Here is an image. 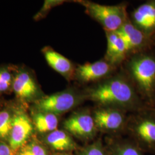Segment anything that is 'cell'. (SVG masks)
I'll return each mask as SVG.
<instances>
[{
  "label": "cell",
  "mask_w": 155,
  "mask_h": 155,
  "mask_svg": "<svg viewBox=\"0 0 155 155\" xmlns=\"http://www.w3.org/2000/svg\"><path fill=\"white\" fill-rule=\"evenodd\" d=\"M89 99L104 105H133L136 95L131 86L121 78L108 80L89 91Z\"/></svg>",
  "instance_id": "6da1fadb"
},
{
  "label": "cell",
  "mask_w": 155,
  "mask_h": 155,
  "mask_svg": "<svg viewBox=\"0 0 155 155\" xmlns=\"http://www.w3.org/2000/svg\"><path fill=\"white\" fill-rule=\"evenodd\" d=\"M86 11L101 24L106 32H116L126 21V12L123 6L101 5L91 2H83Z\"/></svg>",
  "instance_id": "7a4b0ae2"
},
{
  "label": "cell",
  "mask_w": 155,
  "mask_h": 155,
  "mask_svg": "<svg viewBox=\"0 0 155 155\" xmlns=\"http://www.w3.org/2000/svg\"><path fill=\"white\" fill-rule=\"evenodd\" d=\"M81 98L74 90L67 89L45 96L33 103L34 109L56 116L65 113L79 104Z\"/></svg>",
  "instance_id": "3957f363"
},
{
  "label": "cell",
  "mask_w": 155,
  "mask_h": 155,
  "mask_svg": "<svg viewBox=\"0 0 155 155\" xmlns=\"http://www.w3.org/2000/svg\"><path fill=\"white\" fill-rule=\"evenodd\" d=\"M13 92L17 99L23 104H33L45 96L33 72L24 67H17Z\"/></svg>",
  "instance_id": "277c9868"
},
{
  "label": "cell",
  "mask_w": 155,
  "mask_h": 155,
  "mask_svg": "<svg viewBox=\"0 0 155 155\" xmlns=\"http://www.w3.org/2000/svg\"><path fill=\"white\" fill-rule=\"evenodd\" d=\"M33 122L22 106L15 107V113L8 144L13 152L21 150L35 131Z\"/></svg>",
  "instance_id": "5b68a950"
},
{
  "label": "cell",
  "mask_w": 155,
  "mask_h": 155,
  "mask_svg": "<svg viewBox=\"0 0 155 155\" xmlns=\"http://www.w3.org/2000/svg\"><path fill=\"white\" fill-rule=\"evenodd\" d=\"M130 69L136 83L142 91L150 95L155 86V61L148 56L134 58L130 62Z\"/></svg>",
  "instance_id": "8992f818"
},
{
  "label": "cell",
  "mask_w": 155,
  "mask_h": 155,
  "mask_svg": "<svg viewBox=\"0 0 155 155\" xmlns=\"http://www.w3.org/2000/svg\"><path fill=\"white\" fill-rule=\"evenodd\" d=\"M63 127L68 133L84 141L93 139L97 130L93 116L84 111L72 114L64 121Z\"/></svg>",
  "instance_id": "52a82bcc"
},
{
  "label": "cell",
  "mask_w": 155,
  "mask_h": 155,
  "mask_svg": "<svg viewBox=\"0 0 155 155\" xmlns=\"http://www.w3.org/2000/svg\"><path fill=\"white\" fill-rule=\"evenodd\" d=\"M93 118L97 129L106 132H113L121 128L125 117L119 110L108 107L95 111Z\"/></svg>",
  "instance_id": "ba28073f"
},
{
  "label": "cell",
  "mask_w": 155,
  "mask_h": 155,
  "mask_svg": "<svg viewBox=\"0 0 155 155\" xmlns=\"http://www.w3.org/2000/svg\"><path fill=\"white\" fill-rule=\"evenodd\" d=\"M134 133L141 150L155 151V118L150 116L141 118L135 125Z\"/></svg>",
  "instance_id": "9c48e42d"
},
{
  "label": "cell",
  "mask_w": 155,
  "mask_h": 155,
  "mask_svg": "<svg viewBox=\"0 0 155 155\" xmlns=\"http://www.w3.org/2000/svg\"><path fill=\"white\" fill-rule=\"evenodd\" d=\"M41 51L45 59L51 68L67 80L72 79L75 75V70L71 61L50 47H45Z\"/></svg>",
  "instance_id": "30bf717a"
},
{
  "label": "cell",
  "mask_w": 155,
  "mask_h": 155,
  "mask_svg": "<svg viewBox=\"0 0 155 155\" xmlns=\"http://www.w3.org/2000/svg\"><path fill=\"white\" fill-rule=\"evenodd\" d=\"M111 70L110 64L104 61L86 63L79 65L75 69V75L83 82H90L108 75Z\"/></svg>",
  "instance_id": "8fae6325"
},
{
  "label": "cell",
  "mask_w": 155,
  "mask_h": 155,
  "mask_svg": "<svg viewBox=\"0 0 155 155\" xmlns=\"http://www.w3.org/2000/svg\"><path fill=\"white\" fill-rule=\"evenodd\" d=\"M106 59L110 64H118L124 59L127 52L122 39L116 32H106Z\"/></svg>",
  "instance_id": "7c38bea8"
},
{
  "label": "cell",
  "mask_w": 155,
  "mask_h": 155,
  "mask_svg": "<svg viewBox=\"0 0 155 155\" xmlns=\"http://www.w3.org/2000/svg\"><path fill=\"white\" fill-rule=\"evenodd\" d=\"M116 32L124 41L127 52L140 47L144 43L143 33L130 22L126 21Z\"/></svg>",
  "instance_id": "4fadbf2b"
},
{
  "label": "cell",
  "mask_w": 155,
  "mask_h": 155,
  "mask_svg": "<svg viewBox=\"0 0 155 155\" xmlns=\"http://www.w3.org/2000/svg\"><path fill=\"white\" fill-rule=\"evenodd\" d=\"M45 141L52 150L57 151H69L77 148V144L65 130L56 129L48 133L45 136Z\"/></svg>",
  "instance_id": "5bb4252c"
},
{
  "label": "cell",
  "mask_w": 155,
  "mask_h": 155,
  "mask_svg": "<svg viewBox=\"0 0 155 155\" xmlns=\"http://www.w3.org/2000/svg\"><path fill=\"white\" fill-rule=\"evenodd\" d=\"M31 117L35 130L39 133L48 134L57 129L59 119L58 116L54 114L36 110L32 108Z\"/></svg>",
  "instance_id": "9a60e30c"
},
{
  "label": "cell",
  "mask_w": 155,
  "mask_h": 155,
  "mask_svg": "<svg viewBox=\"0 0 155 155\" xmlns=\"http://www.w3.org/2000/svg\"><path fill=\"white\" fill-rule=\"evenodd\" d=\"M135 23L146 31L155 28V2H148L139 6L133 14Z\"/></svg>",
  "instance_id": "2e32d148"
},
{
  "label": "cell",
  "mask_w": 155,
  "mask_h": 155,
  "mask_svg": "<svg viewBox=\"0 0 155 155\" xmlns=\"http://www.w3.org/2000/svg\"><path fill=\"white\" fill-rule=\"evenodd\" d=\"M15 107H7L0 110V141H8L11 132Z\"/></svg>",
  "instance_id": "e0dca14e"
},
{
  "label": "cell",
  "mask_w": 155,
  "mask_h": 155,
  "mask_svg": "<svg viewBox=\"0 0 155 155\" xmlns=\"http://www.w3.org/2000/svg\"><path fill=\"white\" fill-rule=\"evenodd\" d=\"M17 66L0 67V94L13 91V84Z\"/></svg>",
  "instance_id": "ac0fdd59"
},
{
  "label": "cell",
  "mask_w": 155,
  "mask_h": 155,
  "mask_svg": "<svg viewBox=\"0 0 155 155\" xmlns=\"http://www.w3.org/2000/svg\"><path fill=\"white\" fill-rule=\"evenodd\" d=\"M18 155H48L45 147L33 140L22 147Z\"/></svg>",
  "instance_id": "d6986e66"
},
{
  "label": "cell",
  "mask_w": 155,
  "mask_h": 155,
  "mask_svg": "<svg viewBox=\"0 0 155 155\" xmlns=\"http://www.w3.org/2000/svg\"><path fill=\"white\" fill-rule=\"evenodd\" d=\"M111 155H144L143 150L134 144H122L116 147Z\"/></svg>",
  "instance_id": "ffe728a7"
},
{
  "label": "cell",
  "mask_w": 155,
  "mask_h": 155,
  "mask_svg": "<svg viewBox=\"0 0 155 155\" xmlns=\"http://www.w3.org/2000/svg\"><path fill=\"white\" fill-rule=\"evenodd\" d=\"M80 155H106V153L101 143L96 142L84 149Z\"/></svg>",
  "instance_id": "44dd1931"
},
{
  "label": "cell",
  "mask_w": 155,
  "mask_h": 155,
  "mask_svg": "<svg viewBox=\"0 0 155 155\" xmlns=\"http://www.w3.org/2000/svg\"><path fill=\"white\" fill-rule=\"evenodd\" d=\"M61 2L62 1H45L44 6L41 9V11L36 15L37 19L38 17L41 18V16H45L46 15V12L48 10H50L52 7L60 4Z\"/></svg>",
  "instance_id": "7402d4cb"
},
{
  "label": "cell",
  "mask_w": 155,
  "mask_h": 155,
  "mask_svg": "<svg viewBox=\"0 0 155 155\" xmlns=\"http://www.w3.org/2000/svg\"><path fill=\"white\" fill-rule=\"evenodd\" d=\"M13 151L9 144L0 141V155H13Z\"/></svg>",
  "instance_id": "603a6c76"
},
{
  "label": "cell",
  "mask_w": 155,
  "mask_h": 155,
  "mask_svg": "<svg viewBox=\"0 0 155 155\" xmlns=\"http://www.w3.org/2000/svg\"><path fill=\"white\" fill-rule=\"evenodd\" d=\"M68 155V154H58V155Z\"/></svg>",
  "instance_id": "cb8c5ba5"
}]
</instances>
